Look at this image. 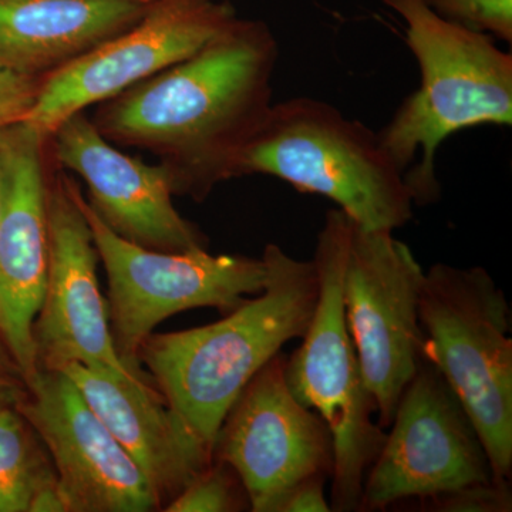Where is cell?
<instances>
[{
  "mask_svg": "<svg viewBox=\"0 0 512 512\" xmlns=\"http://www.w3.org/2000/svg\"><path fill=\"white\" fill-rule=\"evenodd\" d=\"M278 40L261 20L235 19L197 53L97 104L114 146L153 153L174 195L201 202L235 178L272 107Z\"/></svg>",
  "mask_w": 512,
  "mask_h": 512,
  "instance_id": "obj_1",
  "label": "cell"
},
{
  "mask_svg": "<svg viewBox=\"0 0 512 512\" xmlns=\"http://www.w3.org/2000/svg\"><path fill=\"white\" fill-rule=\"evenodd\" d=\"M266 284L218 322L150 335L137 359L165 402L214 448L239 393L282 346L302 338L319 295L312 261H299L275 244L262 254Z\"/></svg>",
  "mask_w": 512,
  "mask_h": 512,
  "instance_id": "obj_2",
  "label": "cell"
},
{
  "mask_svg": "<svg viewBox=\"0 0 512 512\" xmlns=\"http://www.w3.org/2000/svg\"><path fill=\"white\" fill-rule=\"evenodd\" d=\"M406 23L420 86L377 131L416 205L440 198L436 157L448 137L512 124V56L494 39L448 22L424 0H380Z\"/></svg>",
  "mask_w": 512,
  "mask_h": 512,
  "instance_id": "obj_3",
  "label": "cell"
},
{
  "mask_svg": "<svg viewBox=\"0 0 512 512\" xmlns=\"http://www.w3.org/2000/svg\"><path fill=\"white\" fill-rule=\"evenodd\" d=\"M245 175L328 198L365 228L394 231L413 218L412 194L379 133L312 97L272 104L239 157L235 178Z\"/></svg>",
  "mask_w": 512,
  "mask_h": 512,
  "instance_id": "obj_4",
  "label": "cell"
},
{
  "mask_svg": "<svg viewBox=\"0 0 512 512\" xmlns=\"http://www.w3.org/2000/svg\"><path fill=\"white\" fill-rule=\"evenodd\" d=\"M353 220L339 208L326 214L313 265L319 295L302 345L286 356L285 377L293 396L328 424L333 440L330 510L359 511L363 481L386 437L373 420L375 399L367 389L343 302V272Z\"/></svg>",
  "mask_w": 512,
  "mask_h": 512,
  "instance_id": "obj_5",
  "label": "cell"
},
{
  "mask_svg": "<svg viewBox=\"0 0 512 512\" xmlns=\"http://www.w3.org/2000/svg\"><path fill=\"white\" fill-rule=\"evenodd\" d=\"M424 357L457 394L480 434L494 483L512 473V339L504 292L480 266L434 264L420 295Z\"/></svg>",
  "mask_w": 512,
  "mask_h": 512,
  "instance_id": "obj_6",
  "label": "cell"
},
{
  "mask_svg": "<svg viewBox=\"0 0 512 512\" xmlns=\"http://www.w3.org/2000/svg\"><path fill=\"white\" fill-rule=\"evenodd\" d=\"M79 204L106 269L114 348L141 379L153 383L138 362V349L163 320L194 308H215L227 315L264 289L262 258L212 255L208 249L173 254L138 247L114 234L82 191Z\"/></svg>",
  "mask_w": 512,
  "mask_h": 512,
  "instance_id": "obj_7",
  "label": "cell"
},
{
  "mask_svg": "<svg viewBox=\"0 0 512 512\" xmlns=\"http://www.w3.org/2000/svg\"><path fill=\"white\" fill-rule=\"evenodd\" d=\"M424 271L393 231L353 221L343 272L346 322L367 389L386 429L424 357L420 295Z\"/></svg>",
  "mask_w": 512,
  "mask_h": 512,
  "instance_id": "obj_8",
  "label": "cell"
},
{
  "mask_svg": "<svg viewBox=\"0 0 512 512\" xmlns=\"http://www.w3.org/2000/svg\"><path fill=\"white\" fill-rule=\"evenodd\" d=\"M363 481L359 511L494 483L480 434L439 370L423 357Z\"/></svg>",
  "mask_w": 512,
  "mask_h": 512,
  "instance_id": "obj_9",
  "label": "cell"
},
{
  "mask_svg": "<svg viewBox=\"0 0 512 512\" xmlns=\"http://www.w3.org/2000/svg\"><path fill=\"white\" fill-rule=\"evenodd\" d=\"M237 18L228 0H151L136 25L46 77L23 123L52 136L74 114L194 55Z\"/></svg>",
  "mask_w": 512,
  "mask_h": 512,
  "instance_id": "obj_10",
  "label": "cell"
},
{
  "mask_svg": "<svg viewBox=\"0 0 512 512\" xmlns=\"http://www.w3.org/2000/svg\"><path fill=\"white\" fill-rule=\"evenodd\" d=\"M80 191L77 181L53 164L47 188L46 288L33 323L37 369L63 370L79 363L154 386L131 372L114 348L97 279L99 252L80 208Z\"/></svg>",
  "mask_w": 512,
  "mask_h": 512,
  "instance_id": "obj_11",
  "label": "cell"
},
{
  "mask_svg": "<svg viewBox=\"0 0 512 512\" xmlns=\"http://www.w3.org/2000/svg\"><path fill=\"white\" fill-rule=\"evenodd\" d=\"M285 365L281 352L249 380L215 437V460L238 474L254 512H274L279 498L303 480L332 476V433L293 396Z\"/></svg>",
  "mask_w": 512,
  "mask_h": 512,
  "instance_id": "obj_12",
  "label": "cell"
},
{
  "mask_svg": "<svg viewBox=\"0 0 512 512\" xmlns=\"http://www.w3.org/2000/svg\"><path fill=\"white\" fill-rule=\"evenodd\" d=\"M16 409L49 451L67 512L160 511L147 478L62 370H39Z\"/></svg>",
  "mask_w": 512,
  "mask_h": 512,
  "instance_id": "obj_13",
  "label": "cell"
},
{
  "mask_svg": "<svg viewBox=\"0 0 512 512\" xmlns=\"http://www.w3.org/2000/svg\"><path fill=\"white\" fill-rule=\"evenodd\" d=\"M50 137L23 121L0 131L5 173L0 214V339L26 383L39 372L33 323L45 295L49 264Z\"/></svg>",
  "mask_w": 512,
  "mask_h": 512,
  "instance_id": "obj_14",
  "label": "cell"
},
{
  "mask_svg": "<svg viewBox=\"0 0 512 512\" xmlns=\"http://www.w3.org/2000/svg\"><path fill=\"white\" fill-rule=\"evenodd\" d=\"M50 156L57 168L83 178L90 207L120 238L173 254L208 249L204 232L175 210L163 165L121 153L84 111L56 128L50 137Z\"/></svg>",
  "mask_w": 512,
  "mask_h": 512,
  "instance_id": "obj_15",
  "label": "cell"
},
{
  "mask_svg": "<svg viewBox=\"0 0 512 512\" xmlns=\"http://www.w3.org/2000/svg\"><path fill=\"white\" fill-rule=\"evenodd\" d=\"M66 373L133 458L160 511L214 461V448L165 402L157 387L72 363Z\"/></svg>",
  "mask_w": 512,
  "mask_h": 512,
  "instance_id": "obj_16",
  "label": "cell"
},
{
  "mask_svg": "<svg viewBox=\"0 0 512 512\" xmlns=\"http://www.w3.org/2000/svg\"><path fill=\"white\" fill-rule=\"evenodd\" d=\"M151 0H0V67L45 80L136 25Z\"/></svg>",
  "mask_w": 512,
  "mask_h": 512,
  "instance_id": "obj_17",
  "label": "cell"
},
{
  "mask_svg": "<svg viewBox=\"0 0 512 512\" xmlns=\"http://www.w3.org/2000/svg\"><path fill=\"white\" fill-rule=\"evenodd\" d=\"M57 484L52 458L16 407L0 410V512H29L42 488Z\"/></svg>",
  "mask_w": 512,
  "mask_h": 512,
  "instance_id": "obj_18",
  "label": "cell"
},
{
  "mask_svg": "<svg viewBox=\"0 0 512 512\" xmlns=\"http://www.w3.org/2000/svg\"><path fill=\"white\" fill-rule=\"evenodd\" d=\"M251 511L244 484L224 461H212L187 488L175 497L164 512H235Z\"/></svg>",
  "mask_w": 512,
  "mask_h": 512,
  "instance_id": "obj_19",
  "label": "cell"
},
{
  "mask_svg": "<svg viewBox=\"0 0 512 512\" xmlns=\"http://www.w3.org/2000/svg\"><path fill=\"white\" fill-rule=\"evenodd\" d=\"M448 22L512 42V0H424Z\"/></svg>",
  "mask_w": 512,
  "mask_h": 512,
  "instance_id": "obj_20",
  "label": "cell"
},
{
  "mask_svg": "<svg viewBox=\"0 0 512 512\" xmlns=\"http://www.w3.org/2000/svg\"><path fill=\"white\" fill-rule=\"evenodd\" d=\"M421 510L439 512H510V485L497 483L468 485L451 493L419 501Z\"/></svg>",
  "mask_w": 512,
  "mask_h": 512,
  "instance_id": "obj_21",
  "label": "cell"
},
{
  "mask_svg": "<svg viewBox=\"0 0 512 512\" xmlns=\"http://www.w3.org/2000/svg\"><path fill=\"white\" fill-rule=\"evenodd\" d=\"M42 83V79L22 76L0 67V131L25 120Z\"/></svg>",
  "mask_w": 512,
  "mask_h": 512,
  "instance_id": "obj_22",
  "label": "cell"
},
{
  "mask_svg": "<svg viewBox=\"0 0 512 512\" xmlns=\"http://www.w3.org/2000/svg\"><path fill=\"white\" fill-rule=\"evenodd\" d=\"M326 476H316L293 485L276 503L274 512H329Z\"/></svg>",
  "mask_w": 512,
  "mask_h": 512,
  "instance_id": "obj_23",
  "label": "cell"
},
{
  "mask_svg": "<svg viewBox=\"0 0 512 512\" xmlns=\"http://www.w3.org/2000/svg\"><path fill=\"white\" fill-rule=\"evenodd\" d=\"M28 394V383L0 339V410L16 407Z\"/></svg>",
  "mask_w": 512,
  "mask_h": 512,
  "instance_id": "obj_24",
  "label": "cell"
},
{
  "mask_svg": "<svg viewBox=\"0 0 512 512\" xmlns=\"http://www.w3.org/2000/svg\"><path fill=\"white\" fill-rule=\"evenodd\" d=\"M29 512H67L57 484L42 488L33 498Z\"/></svg>",
  "mask_w": 512,
  "mask_h": 512,
  "instance_id": "obj_25",
  "label": "cell"
},
{
  "mask_svg": "<svg viewBox=\"0 0 512 512\" xmlns=\"http://www.w3.org/2000/svg\"><path fill=\"white\" fill-rule=\"evenodd\" d=\"M3 200H5V173H3V165L0 161V214H2Z\"/></svg>",
  "mask_w": 512,
  "mask_h": 512,
  "instance_id": "obj_26",
  "label": "cell"
}]
</instances>
